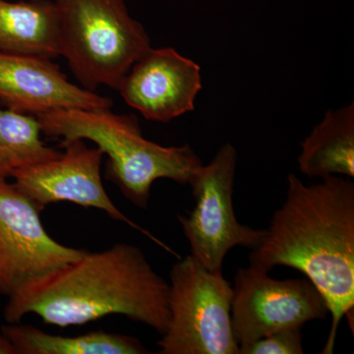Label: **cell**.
Wrapping results in <instances>:
<instances>
[{"label": "cell", "instance_id": "obj_1", "mask_svg": "<svg viewBox=\"0 0 354 354\" xmlns=\"http://www.w3.org/2000/svg\"><path fill=\"white\" fill-rule=\"evenodd\" d=\"M321 179L305 185L288 176L285 202L249 261L267 272L277 266L297 269L320 291L332 316L321 353L330 354L344 317L353 333L354 183L341 176Z\"/></svg>", "mask_w": 354, "mask_h": 354}, {"label": "cell", "instance_id": "obj_5", "mask_svg": "<svg viewBox=\"0 0 354 354\" xmlns=\"http://www.w3.org/2000/svg\"><path fill=\"white\" fill-rule=\"evenodd\" d=\"M171 321L160 354H239L232 326V286L192 255L171 270Z\"/></svg>", "mask_w": 354, "mask_h": 354}, {"label": "cell", "instance_id": "obj_13", "mask_svg": "<svg viewBox=\"0 0 354 354\" xmlns=\"http://www.w3.org/2000/svg\"><path fill=\"white\" fill-rule=\"evenodd\" d=\"M300 171L309 177L354 176V104L329 109L301 143Z\"/></svg>", "mask_w": 354, "mask_h": 354}, {"label": "cell", "instance_id": "obj_10", "mask_svg": "<svg viewBox=\"0 0 354 354\" xmlns=\"http://www.w3.org/2000/svg\"><path fill=\"white\" fill-rule=\"evenodd\" d=\"M201 90V68L196 62L174 48H151L132 65L116 91L147 120L169 122L194 111Z\"/></svg>", "mask_w": 354, "mask_h": 354}, {"label": "cell", "instance_id": "obj_2", "mask_svg": "<svg viewBox=\"0 0 354 354\" xmlns=\"http://www.w3.org/2000/svg\"><path fill=\"white\" fill-rule=\"evenodd\" d=\"M171 288L137 246L114 244L23 281L8 295L9 324L28 314L60 328L123 315L162 335L171 321Z\"/></svg>", "mask_w": 354, "mask_h": 354}, {"label": "cell", "instance_id": "obj_16", "mask_svg": "<svg viewBox=\"0 0 354 354\" xmlns=\"http://www.w3.org/2000/svg\"><path fill=\"white\" fill-rule=\"evenodd\" d=\"M302 328L279 330L239 346V354H302Z\"/></svg>", "mask_w": 354, "mask_h": 354}, {"label": "cell", "instance_id": "obj_3", "mask_svg": "<svg viewBox=\"0 0 354 354\" xmlns=\"http://www.w3.org/2000/svg\"><path fill=\"white\" fill-rule=\"evenodd\" d=\"M41 132L50 138L93 142L108 156L106 178L140 209L148 208L158 179L190 185L203 167L187 145L165 147L143 136L136 116L109 109H55L36 115Z\"/></svg>", "mask_w": 354, "mask_h": 354}, {"label": "cell", "instance_id": "obj_4", "mask_svg": "<svg viewBox=\"0 0 354 354\" xmlns=\"http://www.w3.org/2000/svg\"><path fill=\"white\" fill-rule=\"evenodd\" d=\"M59 15L60 57L82 87L118 90L133 64L150 50L143 26L124 0H55Z\"/></svg>", "mask_w": 354, "mask_h": 354}, {"label": "cell", "instance_id": "obj_12", "mask_svg": "<svg viewBox=\"0 0 354 354\" xmlns=\"http://www.w3.org/2000/svg\"><path fill=\"white\" fill-rule=\"evenodd\" d=\"M0 53L48 59L60 57L55 1L0 0Z\"/></svg>", "mask_w": 354, "mask_h": 354}, {"label": "cell", "instance_id": "obj_11", "mask_svg": "<svg viewBox=\"0 0 354 354\" xmlns=\"http://www.w3.org/2000/svg\"><path fill=\"white\" fill-rule=\"evenodd\" d=\"M0 102L16 113L55 109H109L113 102L79 87L48 58L0 53Z\"/></svg>", "mask_w": 354, "mask_h": 354}, {"label": "cell", "instance_id": "obj_6", "mask_svg": "<svg viewBox=\"0 0 354 354\" xmlns=\"http://www.w3.org/2000/svg\"><path fill=\"white\" fill-rule=\"evenodd\" d=\"M236 164V149L223 144L189 185L196 206L187 216H178L190 255L212 272H223L225 256L235 246L254 250L266 234V230L242 225L235 216L232 196Z\"/></svg>", "mask_w": 354, "mask_h": 354}, {"label": "cell", "instance_id": "obj_7", "mask_svg": "<svg viewBox=\"0 0 354 354\" xmlns=\"http://www.w3.org/2000/svg\"><path fill=\"white\" fill-rule=\"evenodd\" d=\"M329 313L325 298L308 279L281 281L251 265L235 274L232 326L239 346L324 320Z\"/></svg>", "mask_w": 354, "mask_h": 354}, {"label": "cell", "instance_id": "obj_17", "mask_svg": "<svg viewBox=\"0 0 354 354\" xmlns=\"http://www.w3.org/2000/svg\"><path fill=\"white\" fill-rule=\"evenodd\" d=\"M0 354H17L11 342L0 332Z\"/></svg>", "mask_w": 354, "mask_h": 354}, {"label": "cell", "instance_id": "obj_14", "mask_svg": "<svg viewBox=\"0 0 354 354\" xmlns=\"http://www.w3.org/2000/svg\"><path fill=\"white\" fill-rule=\"evenodd\" d=\"M1 332L17 354H146L137 337L113 333L91 332L78 337L48 334L20 323L2 326Z\"/></svg>", "mask_w": 354, "mask_h": 354}, {"label": "cell", "instance_id": "obj_15", "mask_svg": "<svg viewBox=\"0 0 354 354\" xmlns=\"http://www.w3.org/2000/svg\"><path fill=\"white\" fill-rule=\"evenodd\" d=\"M38 118L31 114L0 109V179L16 171L59 157V151L41 140Z\"/></svg>", "mask_w": 354, "mask_h": 354}, {"label": "cell", "instance_id": "obj_8", "mask_svg": "<svg viewBox=\"0 0 354 354\" xmlns=\"http://www.w3.org/2000/svg\"><path fill=\"white\" fill-rule=\"evenodd\" d=\"M59 147L64 150L59 157L24 167L11 176L15 185L35 204L41 209L46 205L59 202L101 209L109 218L127 223L180 258L164 242L130 220L111 201L102 181L104 153L99 148H90L83 139H62Z\"/></svg>", "mask_w": 354, "mask_h": 354}, {"label": "cell", "instance_id": "obj_9", "mask_svg": "<svg viewBox=\"0 0 354 354\" xmlns=\"http://www.w3.org/2000/svg\"><path fill=\"white\" fill-rule=\"evenodd\" d=\"M41 209L7 179H0V293L57 270L87 250L64 246L44 230Z\"/></svg>", "mask_w": 354, "mask_h": 354}]
</instances>
